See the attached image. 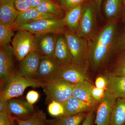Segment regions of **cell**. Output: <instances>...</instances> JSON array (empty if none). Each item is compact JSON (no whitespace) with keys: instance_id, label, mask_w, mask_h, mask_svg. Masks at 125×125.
Instances as JSON below:
<instances>
[{"instance_id":"6da1fadb","label":"cell","mask_w":125,"mask_h":125,"mask_svg":"<svg viewBox=\"0 0 125 125\" xmlns=\"http://www.w3.org/2000/svg\"><path fill=\"white\" fill-rule=\"evenodd\" d=\"M125 48V34L118 32L115 20H109L92 38L88 40L87 62L97 70L116 52Z\"/></svg>"},{"instance_id":"7a4b0ae2","label":"cell","mask_w":125,"mask_h":125,"mask_svg":"<svg viewBox=\"0 0 125 125\" xmlns=\"http://www.w3.org/2000/svg\"><path fill=\"white\" fill-rule=\"evenodd\" d=\"M45 83L37 79L25 78L15 72L0 84V94L8 100L21 96L28 87H42Z\"/></svg>"},{"instance_id":"3957f363","label":"cell","mask_w":125,"mask_h":125,"mask_svg":"<svg viewBox=\"0 0 125 125\" xmlns=\"http://www.w3.org/2000/svg\"><path fill=\"white\" fill-rule=\"evenodd\" d=\"M63 17L45 19L12 27L15 30H24L35 35L47 33H63L66 30Z\"/></svg>"},{"instance_id":"277c9868","label":"cell","mask_w":125,"mask_h":125,"mask_svg":"<svg viewBox=\"0 0 125 125\" xmlns=\"http://www.w3.org/2000/svg\"><path fill=\"white\" fill-rule=\"evenodd\" d=\"M98 14L96 5L92 0L84 3L83 15L75 33L87 40L92 38L97 32V15Z\"/></svg>"},{"instance_id":"5b68a950","label":"cell","mask_w":125,"mask_h":125,"mask_svg":"<svg viewBox=\"0 0 125 125\" xmlns=\"http://www.w3.org/2000/svg\"><path fill=\"white\" fill-rule=\"evenodd\" d=\"M74 85L61 79L45 83L42 88L46 95V103L55 101L63 104L72 96Z\"/></svg>"},{"instance_id":"8992f818","label":"cell","mask_w":125,"mask_h":125,"mask_svg":"<svg viewBox=\"0 0 125 125\" xmlns=\"http://www.w3.org/2000/svg\"><path fill=\"white\" fill-rule=\"evenodd\" d=\"M63 34L71 54V62L85 66V63L88 62V40L69 30H65Z\"/></svg>"},{"instance_id":"52a82bcc","label":"cell","mask_w":125,"mask_h":125,"mask_svg":"<svg viewBox=\"0 0 125 125\" xmlns=\"http://www.w3.org/2000/svg\"><path fill=\"white\" fill-rule=\"evenodd\" d=\"M17 31L12 40V47L16 58L20 62L31 52H36L35 35L24 30Z\"/></svg>"},{"instance_id":"ba28073f","label":"cell","mask_w":125,"mask_h":125,"mask_svg":"<svg viewBox=\"0 0 125 125\" xmlns=\"http://www.w3.org/2000/svg\"><path fill=\"white\" fill-rule=\"evenodd\" d=\"M62 65L55 57L41 56L36 79L45 83L57 79Z\"/></svg>"},{"instance_id":"9c48e42d","label":"cell","mask_w":125,"mask_h":125,"mask_svg":"<svg viewBox=\"0 0 125 125\" xmlns=\"http://www.w3.org/2000/svg\"><path fill=\"white\" fill-rule=\"evenodd\" d=\"M13 47L10 45H0V84L15 73L14 58Z\"/></svg>"},{"instance_id":"30bf717a","label":"cell","mask_w":125,"mask_h":125,"mask_svg":"<svg viewBox=\"0 0 125 125\" xmlns=\"http://www.w3.org/2000/svg\"><path fill=\"white\" fill-rule=\"evenodd\" d=\"M116 99L106 90L104 98L99 103L97 110L94 119V123L96 125H111L112 112Z\"/></svg>"},{"instance_id":"8fae6325","label":"cell","mask_w":125,"mask_h":125,"mask_svg":"<svg viewBox=\"0 0 125 125\" xmlns=\"http://www.w3.org/2000/svg\"><path fill=\"white\" fill-rule=\"evenodd\" d=\"M58 79L74 84L83 81H89L85 66L79 65L71 62L62 65Z\"/></svg>"},{"instance_id":"7c38bea8","label":"cell","mask_w":125,"mask_h":125,"mask_svg":"<svg viewBox=\"0 0 125 125\" xmlns=\"http://www.w3.org/2000/svg\"><path fill=\"white\" fill-rule=\"evenodd\" d=\"M40 57L41 55L37 52H31L21 62L17 73L25 78L36 79Z\"/></svg>"},{"instance_id":"4fadbf2b","label":"cell","mask_w":125,"mask_h":125,"mask_svg":"<svg viewBox=\"0 0 125 125\" xmlns=\"http://www.w3.org/2000/svg\"><path fill=\"white\" fill-rule=\"evenodd\" d=\"M57 34L47 33L35 35L36 52L41 56L54 57V50Z\"/></svg>"},{"instance_id":"5bb4252c","label":"cell","mask_w":125,"mask_h":125,"mask_svg":"<svg viewBox=\"0 0 125 125\" xmlns=\"http://www.w3.org/2000/svg\"><path fill=\"white\" fill-rule=\"evenodd\" d=\"M19 13L14 0H0V24L12 27Z\"/></svg>"},{"instance_id":"9a60e30c","label":"cell","mask_w":125,"mask_h":125,"mask_svg":"<svg viewBox=\"0 0 125 125\" xmlns=\"http://www.w3.org/2000/svg\"><path fill=\"white\" fill-rule=\"evenodd\" d=\"M60 18L62 17L53 14L42 13L35 9H29L20 13L12 27L41 20Z\"/></svg>"},{"instance_id":"2e32d148","label":"cell","mask_w":125,"mask_h":125,"mask_svg":"<svg viewBox=\"0 0 125 125\" xmlns=\"http://www.w3.org/2000/svg\"><path fill=\"white\" fill-rule=\"evenodd\" d=\"M84 4L65 10L63 20L66 27L71 32L75 33L78 29L83 15Z\"/></svg>"},{"instance_id":"e0dca14e","label":"cell","mask_w":125,"mask_h":125,"mask_svg":"<svg viewBox=\"0 0 125 125\" xmlns=\"http://www.w3.org/2000/svg\"><path fill=\"white\" fill-rule=\"evenodd\" d=\"M54 57L63 64L71 62V54L63 33L57 34Z\"/></svg>"},{"instance_id":"ac0fdd59","label":"cell","mask_w":125,"mask_h":125,"mask_svg":"<svg viewBox=\"0 0 125 125\" xmlns=\"http://www.w3.org/2000/svg\"><path fill=\"white\" fill-rule=\"evenodd\" d=\"M65 115L70 116L92 110L94 105L72 96L62 104Z\"/></svg>"},{"instance_id":"d6986e66","label":"cell","mask_w":125,"mask_h":125,"mask_svg":"<svg viewBox=\"0 0 125 125\" xmlns=\"http://www.w3.org/2000/svg\"><path fill=\"white\" fill-rule=\"evenodd\" d=\"M106 90L116 98H125V76H117L109 74L106 76Z\"/></svg>"},{"instance_id":"ffe728a7","label":"cell","mask_w":125,"mask_h":125,"mask_svg":"<svg viewBox=\"0 0 125 125\" xmlns=\"http://www.w3.org/2000/svg\"><path fill=\"white\" fill-rule=\"evenodd\" d=\"M8 102L11 114L15 116H25L36 112L32 105L22 99L13 98L8 100Z\"/></svg>"},{"instance_id":"44dd1931","label":"cell","mask_w":125,"mask_h":125,"mask_svg":"<svg viewBox=\"0 0 125 125\" xmlns=\"http://www.w3.org/2000/svg\"><path fill=\"white\" fill-rule=\"evenodd\" d=\"M93 87L89 81H83L77 83L74 85L72 96L94 105V103L91 96Z\"/></svg>"},{"instance_id":"7402d4cb","label":"cell","mask_w":125,"mask_h":125,"mask_svg":"<svg viewBox=\"0 0 125 125\" xmlns=\"http://www.w3.org/2000/svg\"><path fill=\"white\" fill-rule=\"evenodd\" d=\"M125 6L124 0H104L103 10L105 17L109 20L118 18Z\"/></svg>"},{"instance_id":"603a6c76","label":"cell","mask_w":125,"mask_h":125,"mask_svg":"<svg viewBox=\"0 0 125 125\" xmlns=\"http://www.w3.org/2000/svg\"><path fill=\"white\" fill-rule=\"evenodd\" d=\"M14 117L18 125H44L47 120L46 114L42 110L28 115Z\"/></svg>"},{"instance_id":"cb8c5ba5","label":"cell","mask_w":125,"mask_h":125,"mask_svg":"<svg viewBox=\"0 0 125 125\" xmlns=\"http://www.w3.org/2000/svg\"><path fill=\"white\" fill-rule=\"evenodd\" d=\"M111 125H125V98H117L111 116Z\"/></svg>"},{"instance_id":"d4e9b609","label":"cell","mask_w":125,"mask_h":125,"mask_svg":"<svg viewBox=\"0 0 125 125\" xmlns=\"http://www.w3.org/2000/svg\"><path fill=\"white\" fill-rule=\"evenodd\" d=\"M40 12L46 13L56 15L62 18L64 9L58 4H56L52 0H45L40 5L36 8Z\"/></svg>"},{"instance_id":"484cf974","label":"cell","mask_w":125,"mask_h":125,"mask_svg":"<svg viewBox=\"0 0 125 125\" xmlns=\"http://www.w3.org/2000/svg\"><path fill=\"white\" fill-rule=\"evenodd\" d=\"M87 115L83 112L72 115H63L57 117L54 121L55 125H80Z\"/></svg>"},{"instance_id":"4316f807","label":"cell","mask_w":125,"mask_h":125,"mask_svg":"<svg viewBox=\"0 0 125 125\" xmlns=\"http://www.w3.org/2000/svg\"><path fill=\"white\" fill-rule=\"evenodd\" d=\"M11 26L0 24V45H10L14 36Z\"/></svg>"},{"instance_id":"83f0119b","label":"cell","mask_w":125,"mask_h":125,"mask_svg":"<svg viewBox=\"0 0 125 125\" xmlns=\"http://www.w3.org/2000/svg\"><path fill=\"white\" fill-rule=\"evenodd\" d=\"M117 76H125V48L118 54L111 73Z\"/></svg>"},{"instance_id":"f1b7e54d","label":"cell","mask_w":125,"mask_h":125,"mask_svg":"<svg viewBox=\"0 0 125 125\" xmlns=\"http://www.w3.org/2000/svg\"><path fill=\"white\" fill-rule=\"evenodd\" d=\"M48 112L51 115L56 117L64 115V108L62 104L55 101L49 104Z\"/></svg>"},{"instance_id":"f546056e","label":"cell","mask_w":125,"mask_h":125,"mask_svg":"<svg viewBox=\"0 0 125 125\" xmlns=\"http://www.w3.org/2000/svg\"><path fill=\"white\" fill-rule=\"evenodd\" d=\"M89 0H58V4L65 10L84 4Z\"/></svg>"},{"instance_id":"4dcf8cb0","label":"cell","mask_w":125,"mask_h":125,"mask_svg":"<svg viewBox=\"0 0 125 125\" xmlns=\"http://www.w3.org/2000/svg\"><path fill=\"white\" fill-rule=\"evenodd\" d=\"M105 90L93 86L91 92V96L94 103H100L105 95Z\"/></svg>"},{"instance_id":"1f68e13d","label":"cell","mask_w":125,"mask_h":125,"mask_svg":"<svg viewBox=\"0 0 125 125\" xmlns=\"http://www.w3.org/2000/svg\"><path fill=\"white\" fill-rule=\"evenodd\" d=\"M16 9L20 13L30 9V0H14Z\"/></svg>"},{"instance_id":"d6a6232c","label":"cell","mask_w":125,"mask_h":125,"mask_svg":"<svg viewBox=\"0 0 125 125\" xmlns=\"http://www.w3.org/2000/svg\"><path fill=\"white\" fill-rule=\"evenodd\" d=\"M15 121L11 114L0 113V125H12Z\"/></svg>"},{"instance_id":"836d02e7","label":"cell","mask_w":125,"mask_h":125,"mask_svg":"<svg viewBox=\"0 0 125 125\" xmlns=\"http://www.w3.org/2000/svg\"><path fill=\"white\" fill-rule=\"evenodd\" d=\"M0 113L11 114L8 100L1 94H0Z\"/></svg>"},{"instance_id":"e575fe53","label":"cell","mask_w":125,"mask_h":125,"mask_svg":"<svg viewBox=\"0 0 125 125\" xmlns=\"http://www.w3.org/2000/svg\"><path fill=\"white\" fill-rule=\"evenodd\" d=\"M39 98L38 92L34 90H31L27 93L26 96V100L30 104L33 105L36 103Z\"/></svg>"},{"instance_id":"d590c367","label":"cell","mask_w":125,"mask_h":125,"mask_svg":"<svg viewBox=\"0 0 125 125\" xmlns=\"http://www.w3.org/2000/svg\"><path fill=\"white\" fill-rule=\"evenodd\" d=\"M95 87L99 88L106 90L107 81L106 76H99L96 78L95 82Z\"/></svg>"},{"instance_id":"8d00e7d4","label":"cell","mask_w":125,"mask_h":125,"mask_svg":"<svg viewBox=\"0 0 125 125\" xmlns=\"http://www.w3.org/2000/svg\"><path fill=\"white\" fill-rule=\"evenodd\" d=\"M95 118L94 110L92 109L87 114L81 125H93Z\"/></svg>"},{"instance_id":"74e56055","label":"cell","mask_w":125,"mask_h":125,"mask_svg":"<svg viewBox=\"0 0 125 125\" xmlns=\"http://www.w3.org/2000/svg\"><path fill=\"white\" fill-rule=\"evenodd\" d=\"M45 0H30V9H36Z\"/></svg>"},{"instance_id":"f35d334b","label":"cell","mask_w":125,"mask_h":125,"mask_svg":"<svg viewBox=\"0 0 125 125\" xmlns=\"http://www.w3.org/2000/svg\"><path fill=\"white\" fill-rule=\"evenodd\" d=\"M92 0L94 2L96 5L98 14L99 15L101 14V9L102 4L104 1V0Z\"/></svg>"},{"instance_id":"ab89813d","label":"cell","mask_w":125,"mask_h":125,"mask_svg":"<svg viewBox=\"0 0 125 125\" xmlns=\"http://www.w3.org/2000/svg\"><path fill=\"white\" fill-rule=\"evenodd\" d=\"M44 125H55L54 120H47Z\"/></svg>"},{"instance_id":"60d3db41","label":"cell","mask_w":125,"mask_h":125,"mask_svg":"<svg viewBox=\"0 0 125 125\" xmlns=\"http://www.w3.org/2000/svg\"><path fill=\"white\" fill-rule=\"evenodd\" d=\"M124 24H125V12H124Z\"/></svg>"},{"instance_id":"b9f144b4","label":"cell","mask_w":125,"mask_h":125,"mask_svg":"<svg viewBox=\"0 0 125 125\" xmlns=\"http://www.w3.org/2000/svg\"><path fill=\"white\" fill-rule=\"evenodd\" d=\"M16 121H15L14 122V123H13V125H16Z\"/></svg>"},{"instance_id":"7bdbcfd3","label":"cell","mask_w":125,"mask_h":125,"mask_svg":"<svg viewBox=\"0 0 125 125\" xmlns=\"http://www.w3.org/2000/svg\"><path fill=\"white\" fill-rule=\"evenodd\" d=\"M124 5L125 6V0H124Z\"/></svg>"}]
</instances>
